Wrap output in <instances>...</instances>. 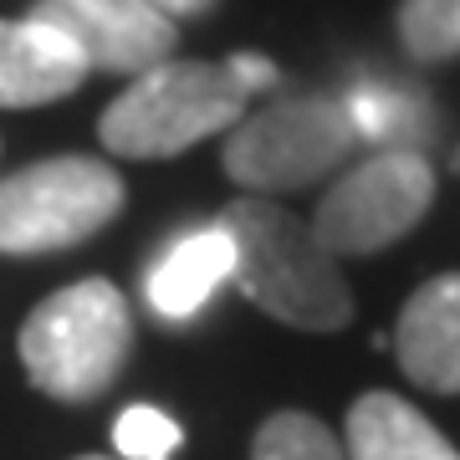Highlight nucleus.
<instances>
[{"mask_svg":"<svg viewBox=\"0 0 460 460\" xmlns=\"http://www.w3.org/2000/svg\"><path fill=\"white\" fill-rule=\"evenodd\" d=\"M113 445H118V460H174L184 445V429L180 420H169L154 404H133V410L118 414Z\"/></svg>","mask_w":460,"mask_h":460,"instance_id":"obj_14","label":"nucleus"},{"mask_svg":"<svg viewBox=\"0 0 460 460\" xmlns=\"http://www.w3.org/2000/svg\"><path fill=\"white\" fill-rule=\"evenodd\" d=\"M123 174L87 154H57L0 180V256H47L98 235L123 210Z\"/></svg>","mask_w":460,"mask_h":460,"instance_id":"obj_4","label":"nucleus"},{"mask_svg":"<svg viewBox=\"0 0 460 460\" xmlns=\"http://www.w3.org/2000/svg\"><path fill=\"white\" fill-rule=\"evenodd\" d=\"M77 460H113V456H77Z\"/></svg>","mask_w":460,"mask_h":460,"instance_id":"obj_17","label":"nucleus"},{"mask_svg":"<svg viewBox=\"0 0 460 460\" xmlns=\"http://www.w3.org/2000/svg\"><path fill=\"white\" fill-rule=\"evenodd\" d=\"M435 169L414 148H384L358 169H348L313 210V235L328 256H374L410 235L429 215Z\"/></svg>","mask_w":460,"mask_h":460,"instance_id":"obj_6","label":"nucleus"},{"mask_svg":"<svg viewBox=\"0 0 460 460\" xmlns=\"http://www.w3.org/2000/svg\"><path fill=\"white\" fill-rule=\"evenodd\" d=\"M133 353V307L108 277H83L51 292L21 323V363L41 394L87 404L113 389Z\"/></svg>","mask_w":460,"mask_h":460,"instance_id":"obj_2","label":"nucleus"},{"mask_svg":"<svg viewBox=\"0 0 460 460\" xmlns=\"http://www.w3.org/2000/svg\"><path fill=\"white\" fill-rule=\"evenodd\" d=\"M251 93L226 62H159L133 77L98 123V138L118 159H174L199 138L235 128Z\"/></svg>","mask_w":460,"mask_h":460,"instance_id":"obj_3","label":"nucleus"},{"mask_svg":"<svg viewBox=\"0 0 460 460\" xmlns=\"http://www.w3.org/2000/svg\"><path fill=\"white\" fill-rule=\"evenodd\" d=\"M399 41L414 62H456L460 0H399Z\"/></svg>","mask_w":460,"mask_h":460,"instance_id":"obj_13","label":"nucleus"},{"mask_svg":"<svg viewBox=\"0 0 460 460\" xmlns=\"http://www.w3.org/2000/svg\"><path fill=\"white\" fill-rule=\"evenodd\" d=\"M36 21H47L83 51L87 72L144 77L148 66L174 57L180 26L148 0H36Z\"/></svg>","mask_w":460,"mask_h":460,"instance_id":"obj_7","label":"nucleus"},{"mask_svg":"<svg viewBox=\"0 0 460 460\" xmlns=\"http://www.w3.org/2000/svg\"><path fill=\"white\" fill-rule=\"evenodd\" d=\"M87 83L83 51L36 16L0 21V108H41Z\"/></svg>","mask_w":460,"mask_h":460,"instance_id":"obj_9","label":"nucleus"},{"mask_svg":"<svg viewBox=\"0 0 460 460\" xmlns=\"http://www.w3.org/2000/svg\"><path fill=\"white\" fill-rule=\"evenodd\" d=\"M220 226L235 246L230 281L261 313L302 332H332L353 317V296L338 271V256L323 251L307 220H296L266 195H241L226 205Z\"/></svg>","mask_w":460,"mask_h":460,"instance_id":"obj_1","label":"nucleus"},{"mask_svg":"<svg viewBox=\"0 0 460 460\" xmlns=\"http://www.w3.org/2000/svg\"><path fill=\"white\" fill-rule=\"evenodd\" d=\"M230 77H235V83L246 87V93H261V87H277V66L266 62V57H256V51H235V57H230Z\"/></svg>","mask_w":460,"mask_h":460,"instance_id":"obj_15","label":"nucleus"},{"mask_svg":"<svg viewBox=\"0 0 460 460\" xmlns=\"http://www.w3.org/2000/svg\"><path fill=\"white\" fill-rule=\"evenodd\" d=\"M394 353L410 384L429 394H460V277H429L394 323Z\"/></svg>","mask_w":460,"mask_h":460,"instance_id":"obj_8","label":"nucleus"},{"mask_svg":"<svg viewBox=\"0 0 460 460\" xmlns=\"http://www.w3.org/2000/svg\"><path fill=\"white\" fill-rule=\"evenodd\" d=\"M358 148V128L338 98H281L261 113H246L226 138V174L246 195L302 190L343 164Z\"/></svg>","mask_w":460,"mask_h":460,"instance_id":"obj_5","label":"nucleus"},{"mask_svg":"<svg viewBox=\"0 0 460 460\" xmlns=\"http://www.w3.org/2000/svg\"><path fill=\"white\" fill-rule=\"evenodd\" d=\"M154 11H164L169 21H195V16H210L215 0H148Z\"/></svg>","mask_w":460,"mask_h":460,"instance_id":"obj_16","label":"nucleus"},{"mask_svg":"<svg viewBox=\"0 0 460 460\" xmlns=\"http://www.w3.org/2000/svg\"><path fill=\"white\" fill-rule=\"evenodd\" d=\"M348 460H460V450L399 394H363L348 410Z\"/></svg>","mask_w":460,"mask_h":460,"instance_id":"obj_11","label":"nucleus"},{"mask_svg":"<svg viewBox=\"0 0 460 460\" xmlns=\"http://www.w3.org/2000/svg\"><path fill=\"white\" fill-rule=\"evenodd\" d=\"M251 460H348L338 435L302 410H281L256 429Z\"/></svg>","mask_w":460,"mask_h":460,"instance_id":"obj_12","label":"nucleus"},{"mask_svg":"<svg viewBox=\"0 0 460 460\" xmlns=\"http://www.w3.org/2000/svg\"><path fill=\"white\" fill-rule=\"evenodd\" d=\"M235 277V246H230L226 226H195L180 241H169L164 256L148 266V307L169 323L195 317L226 281Z\"/></svg>","mask_w":460,"mask_h":460,"instance_id":"obj_10","label":"nucleus"}]
</instances>
